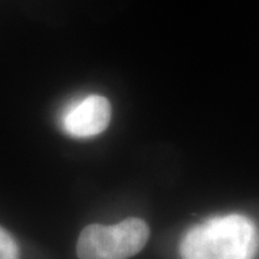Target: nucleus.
Wrapping results in <instances>:
<instances>
[{"instance_id": "f257e3e1", "label": "nucleus", "mask_w": 259, "mask_h": 259, "mask_svg": "<svg viewBox=\"0 0 259 259\" xmlns=\"http://www.w3.org/2000/svg\"><path fill=\"white\" fill-rule=\"evenodd\" d=\"M258 249V228L242 214L212 218L187 231L180 243L183 259H255Z\"/></svg>"}, {"instance_id": "f03ea898", "label": "nucleus", "mask_w": 259, "mask_h": 259, "mask_svg": "<svg viewBox=\"0 0 259 259\" xmlns=\"http://www.w3.org/2000/svg\"><path fill=\"white\" fill-rule=\"evenodd\" d=\"M148 236L147 223L139 218L112 226L90 225L79 235L76 253L79 259H128L144 248Z\"/></svg>"}, {"instance_id": "7ed1b4c3", "label": "nucleus", "mask_w": 259, "mask_h": 259, "mask_svg": "<svg viewBox=\"0 0 259 259\" xmlns=\"http://www.w3.org/2000/svg\"><path fill=\"white\" fill-rule=\"evenodd\" d=\"M111 120L110 101L101 95H88L72 102L62 114V128L76 139H88L101 134Z\"/></svg>"}, {"instance_id": "20e7f679", "label": "nucleus", "mask_w": 259, "mask_h": 259, "mask_svg": "<svg viewBox=\"0 0 259 259\" xmlns=\"http://www.w3.org/2000/svg\"><path fill=\"white\" fill-rule=\"evenodd\" d=\"M0 259H19L18 243L3 228H0Z\"/></svg>"}]
</instances>
